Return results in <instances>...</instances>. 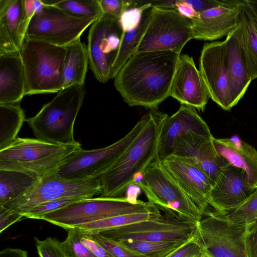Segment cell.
Returning a JSON list of instances; mask_svg holds the SVG:
<instances>
[{
	"label": "cell",
	"instance_id": "f6af8a7d",
	"mask_svg": "<svg viewBox=\"0 0 257 257\" xmlns=\"http://www.w3.org/2000/svg\"><path fill=\"white\" fill-rule=\"evenodd\" d=\"M0 257H28V253L26 250L8 247L1 251Z\"/></svg>",
	"mask_w": 257,
	"mask_h": 257
},
{
	"label": "cell",
	"instance_id": "7402d4cb",
	"mask_svg": "<svg viewBox=\"0 0 257 257\" xmlns=\"http://www.w3.org/2000/svg\"><path fill=\"white\" fill-rule=\"evenodd\" d=\"M213 138L194 136L184 139L175 145L171 154L191 160L208 176L212 186L229 164L216 151Z\"/></svg>",
	"mask_w": 257,
	"mask_h": 257
},
{
	"label": "cell",
	"instance_id": "f35d334b",
	"mask_svg": "<svg viewBox=\"0 0 257 257\" xmlns=\"http://www.w3.org/2000/svg\"><path fill=\"white\" fill-rule=\"evenodd\" d=\"M103 14L120 18L122 13L131 7L133 0H98Z\"/></svg>",
	"mask_w": 257,
	"mask_h": 257
},
{
	"label": "cell",
	"instance_id": "e575fe53",
	"mask_svg": "<svg viewBox=\"0 0 257 257\" xmlns=\"http://www.w3.org/2000/svg\"><path fill=\"white\" fill-rule=\"evenodd\" d=\"M67 235L61 242L62 248L66 257H96L80 240V230L77 228L67 230Z\"/></svg>",
	"mask_w": 257,
	"mask_h": 257
},
{
	"label": "cell",
	"instance_id": "5bb4252c",
	"mask_svg": "<svg viewBox=\"0 0 257 257\" xmlns=\"http://www.w3.org/2000/svg\"><path fill=\"white\" fill-rule=\"evenodd\" d=\"M122 30L119 18L103 14L89 29L87 45L89 66L101 83L110 79V71L121 43Z\"/></svg>",
	"mask_w": 257,
	"mask_h": 257
},
{
	"label": "cell",
	"instance_id": "9c48e42d",
	"mask_svg": "<svg viewBox=\"0 0 257 257\" xmlns=\"http://www.w3.org/2000/svg\"><path fill=\"white\" fill-rule=\"evenodd\" d=\"M248 227L209 211L197 223L194 238L208 257H248L245 238Z\"/></svg>",
	"mask_w": 257,
	"mask_h": 257
},
{
	"label": "cell",
	"instance_id": "ffe728a7",
	"mask_svg": "<svg viewBox=\"0 0 257 257\" xmlns=\"http://www.w3.org/2000/svg\"><path fill=\"white\" fill-rule=\"evenodd\" d=\"M224 42L229 76V97L232 108L245 94L251 81L247 59L243 41V25L226 37Z\"/></svg>",
	"mask_w": 257,
	"mask_h": 257
},
{
	"label": "cell",
	"instance_id": "d6a6232c",
	"mask_svg": "<svg viewBox=\"0 0 257 257\" xmlns=\"http://www.w3.org/2000/svg\"><path fill=\"white\" fill-rule=\"evenodd\" d=\"M216 212L228 220L247 226L249 231H251L257 227V187L239 205L226 211Z\"/></svg>",
	"mask_w": 257,
	"mask_h": 257
},
{
	"label": "cell",
	"instance_id": "f546056e",
	"mask_svg": "<svg viewBox=\"0 0 257 257\" xmlns=\"http://www.w3.org/2000/svg\"><path fill=\"white\" fill-rule=\"evenodd\" d=\"M25 120L24 111L20 103L0 104V150L18 137Z\"/></svg>",
	"mask_w": 257,
	"mask_h": 257
},
{
	"label": "cell",
	"instance_id": "52a82bcc",
	"mask_svg": "<svg viewBox=\"0 0 257 257\" xmlns=\"http://www.w3.org/2000/svg\"><path fill=\"white\" fill-rule=\"evenodd\" d=\"M134 185L141 189L149 202L164 212L196 224L202 219L199 208L167 171L159 155Z\"/></svg>",
	"mask_w": 257,
	"mask_h": 257
},
{
	"label": "cell",
	"instance_id": "4316f807",
	"mask_svg": "<svg viewBox=\"0 0 257 257\" xmlns=\"http://www.w3.org/2000/svg\"><path fill=\"white\" fill-rule=\"evenodd\" d=\"M39 179L26 172L0 169V206L23 195Z\"/></svg>",
	"mask_w": 257,
	"mask_h": 257
},
{
	"label": "cell",
	"instance_id": "d4e9b609",
	"mask_svg": "<svg viewBox=\"0 0 257 257\" xmlns=\"http://www.w3.org/2000/svg\"><path fill=\"white\" fill-rule=\"evenodd\" d=\"M213 143L218 154L230 165L242 169L250 183L257 187V151L237 136L229 138H215Z\"/></svg>",
	"mask_w": 257,
	"mask_h": 257
},
{
	"label": "cell",
	"instance_id": "277c9868",
	"mask_svg": "<svg viewBox=\"0 0 257 257\" xmlns=\"http://www.w3.org/2000/svg\"><path fill=\"white\" fill-rule=\"evenodd\" d=\"M81 149L79 142L61 145L37 138L17 137L0 150V169L26 172L40 179L55 173L64 161Z\"/></svg>",
	"mask_w": 257,
	"mask_h": 257
},
{
	"label": "cell",
	"instance_id": "4dcf8cb0",
	"mask_svg": "<svg viewBox=\"0 0 257 257\" xmlns=\"http://www.w3.org/2000/svg\"><path fill=\"white\" fill-rule=\"evenodd\" d=\"M162 215L159 210L118 215L85 223L76 228L86 232H100L106 230L158 218Z\"/></svg>",
	"mask_w": 257,
	"mask_h": 257
},
{
	"label": "cell",
	"instance_id": "3957f363",
	"mask_svg": "<svg viewBox=\"0 0 257 257\" xmlns=\"http://www.w3.org/2000/svg\"><path fill=\"white\" fill-rule=\"evenodd\" d=\"M85 94L84 85L62 89L35 116L26 118L36 138L57 144L78 143L74 139V124Z\"/></svg>",
	"mask_w": 257,
	"mask_h": 257
},
{
	"label": "cell",
	"instance_id": "60d3db41",
	"mask_svg": "<svg viewBox=\"0 0 257 257\" xmlns=\"http://www.w3.org/2000/svg\"><path fill=\"white\" fill-rule=\"evenodd\" d=\"M24 218L23 214L14 209L0 206V233Z\"/></svg>",
	"mask_w": 257,
	"mask_h": 257
},
{
	"label": "cell",
	"instance_id": "603a6c76",
	"mask_svg": "<svg viewBox=\"0 0 257 257\" xmlns=\"http://www.w3.org/2000/svg\"><path fill=\"white\" fill-rule=\"evenodd\" d=\"M30 22L24 0H0V53L20 52Z\"/></svg>",
	"mask_w": 257,
	"mask_h": 257
},
{
	"label": "cell",
	"instance_id": "ac0fdd59",
	"mask_svg": "<svg viewBox=\"0 0 257 257\" xmlns=\"http://www.w3.org/2000/svg\"><path fill=\"white\" fill-rule=\"evenodd\" d=\"M170 96L181 104L203 111L209 92L193 59L187 54L180 55L173 77Z\"/></svg>",
	"mask_w": 257,
	"mask_h": 257
},
{
	"label": "cell",
	"instance_id": "484cf974",
	"mask_svg": "<svg viewBox=\"0 0 257 257\" xmlns=\"http://www.w3.org/2000/svg\"><path fill=\"white\" fill-rule=\"evenodd\" d=\"M62 90L75 85H84L89 65L87 45L80 38L65 47Z\"/></svg>",
	"mask_w": 257,
	"mask_h": 257
},
{
	"label": "cell",
	"instance_id": "7dc6e473",
	"mask_svg": "<svg viewBox=\"0 0 257 257\" xmlns=\"http://www.w3.org/2000/svg\"><path fill=\"white\" fill-rule=\"evenodd\" d=\"M200 257H208V256L204 255V256H200Z\"/></svg>",
	"mask_w": 257,
	"mask_h": 257
},
{
	"label": "cell",
	"instance_id": "8992f818",
	"mask_svg": "<svg viewBox=\"0 0 257 257\" xmlns=\"http://www.w3.org/2000/svg\"><path fill=\"white\" fill-rule=\"evenodd\" d=\"M66 47L25 38L20 51L25 75V95L62 90Z\"/></svg>",
	"mask_w": 257,
	"mask_h": 257
},
{
	"label": "cell",
	"instance_id": "7a4b0ae2",
	"mask_svg": "<svg viewBox=\"0 0 257 257\" xmlns=\"http://www.w3.org/2000/svg\"><path fill=\"white\" fill-rule=\"evenodd\" d=\"M147 123L141 133L117 160L98 178L101 197H122L127 188L159 155L165 122L169 115L158 108L148 111Z\"/></svg>",
	"mask_w": 257,
	"mask_h": 257
},
{
	"label": "cell",
	"instance_id": "bcb514c9",
	"mask_svg": "<svg viewBox=\"0 0 257 257\" xmlns=\"http://www.w3.org/2000/svg\"><path fill=\"white\" fill-rule=\"evenodd\" d=\"M245 2L254 17L257 19V0H245Z\"/></svg>",
	"mask_w": 257,
	"mask_h": 257
},
{
	"label": "cell",
	"instance_id": "d590c367",
	"mask_svg": "<svg viewBox=\"0 0 257 257\" xmlns=\"http://www.w3.org/2000/svg\"><path fill=\"white\" fill-rule=\"evenodd\" d=\"M86 233L114 257H146L130 250L119 242L104 236L100 233Z\"/></svg>",
	"mask_w": 257,
	"mask_h": 257
},
{
	"label": "cell",
	"instance_id": "b9f144b4",
	"mask_svg": "<svg viewBox=\"0 0 257 257\" xmlns=\"http://www.w3.org/2000/svg\"><path fill=\"white\" fill-rule=\"evenodd\" d=\"M80 231L81 241L96 257H114L98 242L91 238L87 233L81 230Z\"/></svg>",
	"mask_w": 257,
	"mask_h": 257
},
{
	"label": "cell",
	"instance_id": "cb8c5ba5",
	"mask_svg": "<svg viewBox=\"0 0 257 257\" xmlns=\"http://www.w3.org/2000/svg\"><path fill=\"white\" fill-rule=\"evenodd\" d=\"M25 84L20 52L0 53V104L20 103L25 96Z\"/></svg>",
	"mask_w": 257,
	"mask_h": 257
},
{
	"label": "cell",
	"instance_id": "5b68a950",
	"mask_svg": "<svg viewBox=\"0 0 257 257\" xmlns=\"http://www.w3.org/2000/svg\"><path fill=\"white\" fill-rule=\"evenodd\" d=\"M159 210L156 205L149 201L134 202L128 196H100L78 200L44 214L41 219L68 230L113 216Z\"/></svg>",
	"mask_w": 257,
	"mask_h": 257
},
{
	"label": "cell",
	"instance_id": "ab89813d",
	"mask_svg": "<svg viewBox=\"0 0 257 257\" xmlns=\"http://www.w3.org/2000/svg\"><path fill=\"white\" fill-rule=\"evenodd\" d=\"M205 254L194 238L186 242L165 257H200Z\"/></svg>",
	"mask_w": 257,
	"mask_h": 257
},
{
	"label": "cell",
	"instance_id": "7bdbcfd3",
	"mask_svg": "<svg viewBox=\"0 0 257 257\" xmlns=\"http://www.w3.org/2000/svg\"><path fill=\"white\" fill-rule=\"evenodd\" d=\"M245 247L248 257H257V227L246 235Z\"/></svg>",
	"mask_w": 257,
	"mask_h": 257
},
{
	"label": "cell",
	"instance_id": "8d00e7d4",
	"mask_svg": "<svg viewBox=\"0 0 257 257\" xmlns=\"http://www.w3.org/2000/svg\"><path fill=\"white\" fill-rule=\"evenodd\" d=\"M78 200L71 199H58L48 201L35 206L27 212L24 216L31 219H41L45 214L63 207Z\"/></svg>",
	"mask_w": 257,
	"mask_h": 257
},
{
	"label": "cell",
	"instance_id": "44dd1931",
	"mask_svg": "<svg viewBox=\"0 0 257 257\" xmlns=\"http://www.w3.org/2000/svg\"><path fill=\"white\" fill-rule=\"evenodd\" d=\"M242 0H231L227 5L199 13L191 21L193 39L213 41L227 36L240 23Z\"/></svg>",
	"mask_w": 257,
	"mask_h": 257
},
{
	"label": "cell",
	"instance_id": "6da1fadb",
	"mask_svg": "<svg viewBox=\"0 0 257 257\" xmlns=\"http://www.w3.org/2000/svg\"><path fill=\"white\" fill-rule=\"evenodd\" d=\"M180 55L173 51L134 54L114 78L115 89L130 106L158 108L170 96Z\"/></svg>",
	"mask_w": 257,
	"mask_h": 257
},
{
	"label": "cell",
	"instance_id": "9a60e30c",
	"mask_svg": "<svg viewBox=\"0 0 257 257\" xmlns=\"http://www.w3.org/2000/svg\"><path fill=\"white\" fill-rule=\"evenodd\" d=\"M199 71L210 98L223 110L230 111L229 76L223 41L204 44Z\"/></svg>",
	"mask_w": 257,
	"mask_h": 257
},
{
	"label": "cell",
	"instance_id": "ee69618b",
	"mask_svg": "<svg viewBox=\"0 0 257 257\" xmlns=\"http://www.w3.org/2000/svg\"><path fill=\"white\" fill-rule=\"evenodd\" d=\"M44 7L42 0H24V8L27 19L30 21L34 15Z\"/></svg>",
	"mask_w": 257,
	"mask_h": 257
},
{
	"label": "cell",
	"instance_id": "4fadbf2b",
	"mask_svg": "<svg viewBox=\"0 0 257 257\" xmlns=\"http://www.w3.org/2000/svg\"><path fill=\"white\" fill-rule=\"evenodd\" d=\"M197 224L167 212L156 218L103 231L100 233L115 241L187 242L193 238Z\"/></svg>",
	"mask_w": 257,
	"mask_h": 257
},
{
	"label": "cell",
	"instance_id": "7c38bea8",
	"mask_svg": "<svg viewBox=\"0 0 257 257\" xmlns=\"http://www.w3.org/2000/svg\"><path fill=\"white\" fill-rule=\"evenodd\" d=\"M97 19L75 17L54 6L44 5L31 19L25 38L65 47L80 38Z\"/></svg>",
	"mask_w": 257,
	"mask_h": 257
},
{
	"label": "cell",
	"instance_id": "ba28073f",
	"mask_svg": "<svg viewBox=\"0 0 257 257\" xmlns=\"http://www.w3.org/2000/svg\"><path fill=\"white\" fill-rule=\"evenodd\" d=\"M98 177L68 179L55 173L39 179L36 184L20 197L1 206L14 209L24 215L37 205L52 200H82L101 193Z\"/></svg>",
	"mask_w": 257,
	"mask_h": 257
},
{
	"label": "cell",
	"instance_id": "d6986e66",
	"mask_svg": "<svg viewBox=\"0 0 257 257\" xmlns=\"http://www.w3.org/2000/svg\"><path fill=\"white\" fill-rule=\"evenodd\" d=\"M194 136H213L208 124L195 108L181 104L178 110L169 116L165 122L160 143L159 157L163 160L170 156L177 143Z\"/></svg>",
	"mask_w": 257,
	"mask_h": 257
},
{
	"label": "cell",
	"instance_id": "74e56055",
	"mask_svg": "<svg viewBox=\"0 0 257 257\" xmlns=\"http://www.w3.org/2000/svg\"><path fill=\"white\" fill-rule=\"evenodd\" d=\"M39 257H66L61 245V241L56 238L48 237L44 240L34 237Z\"/></svg>",
	"mask_w": 257,
	"mask_h": 257
},
{
	"label": "cell",
	"instance_id": "2e32d148",
	"mask_svg": "<svg viewBox=\"0 0 257 257\" xmlns=\"http://www.w3.org/2000/svg\"><path fill=\"white\" fill-rule=\"evenodd\" d=\"M162 161L167 171L206 216L210 211L208 199L212 187L208 176L187 158L171 155Z\"/></svg>",
	"mask_w": 257,
	"mask_h": 257
},
{
	"label": "cell",
	"instance_id": "f1b7e54d",
	"mask_svg": "<svg viewBox=\"0 0 257 257\" xmlns=\"http://www.w3.org/2000/svg\"><path fill=\"white\" fill-rule=\"evenodd\" d=\"M240 19L243 25V41L252 80L257 78V19L242 0Z\"/></svg>",
	"mask_w": 257,
	"mask_h": 257
},
{
	"label": "cell",
	"instance_id": "8fae6325",
	"mask_svg": "<svg viewBox=\"0 0 257 257\" xmlns=\"http://www.w3.org/2000/svg\"><path fill=\"white\" fill-rule=\"evenodd\" d=\"M147 112L124 137L113 144L98 149L75 152L58 168L55 173L68 179L98 177L121 156L145 126Z\"/></svg>",
	"mask_w": 257,
	"mask_h": 257
},
{
	"label": "cell",
	"instance_id": "1f68e13d",
	"mask_svg": "<svg viewBox=\"0 0 257 257\" xmlns=\"http://www.w3.org/2000/svg\"><path fill=\"white\" fill-rule=\"evenodd\" d=\"M44 5L52 6L79 18L98 19L103 14L98 0H42Z\"/></svg>",
	"mask_w": 257,
	"mask_h": 257
},
{
	"label": "cell",
	"instance_id": "836d02e7",
	"mask_svg": "<svg viewBox=\"0 0 257 257\" xmlns=\"http://www.w3.org/2000/svg\"><path fill=\"white\" fill-rule=\"evenodd\" d=\"M118 242L130 250L146 257H165L187 242L130 240Z\"/></svg>",
	"mask_w": 257,
	"mask_h": 257
},
{
	"label": "cell",
	"instance_id": "30bf717a",
	"mask_svg": "<svg viewBox=\"0 0 257 257\" xmlns=\"http://www.w3.org/2000/svg\"><path fill=\"white\" fill-rule=\"evenodd\" d=\"M192 39L191 20L176 9L152 7L148 26L135 53L173 51L181 54Z\"/></svg>",
	"mask_w": 257,
	"mask_h": 257
},
{
	"label": "cell",
	"instance_id": "83f0119b",
	"mask_svg": "<svg viewBox=\"0 0 257 257\" xmlns=\"http://www.w3.org/2000/svg\"><path fill=\"white\" fill-rule=\"evenodd\" d=\"M151 8L146 10L138 27L122 32L121 43L110 71V79L114 78L123 64L135 53L148 26Z\"/></svg>",
	"mask_w": 257,
	"mask_h": 257
},
{
	"label": "cell",
	"instance_id": "e0dca14e",
	"mask_svg": "<svg viewBox=\"0 0 257 257\" xmlns=\"http://www.w3.org/2000/svg\"><path fill=\"white\" fill-rule=\"evenodd\" d=\"M255 188L245 171L229 164L213 185L208 203L216 212L226 211L241 204Z\"/></svg>",
	"mask_w": 257,
	"mask_h": 257
}]
</instances>
